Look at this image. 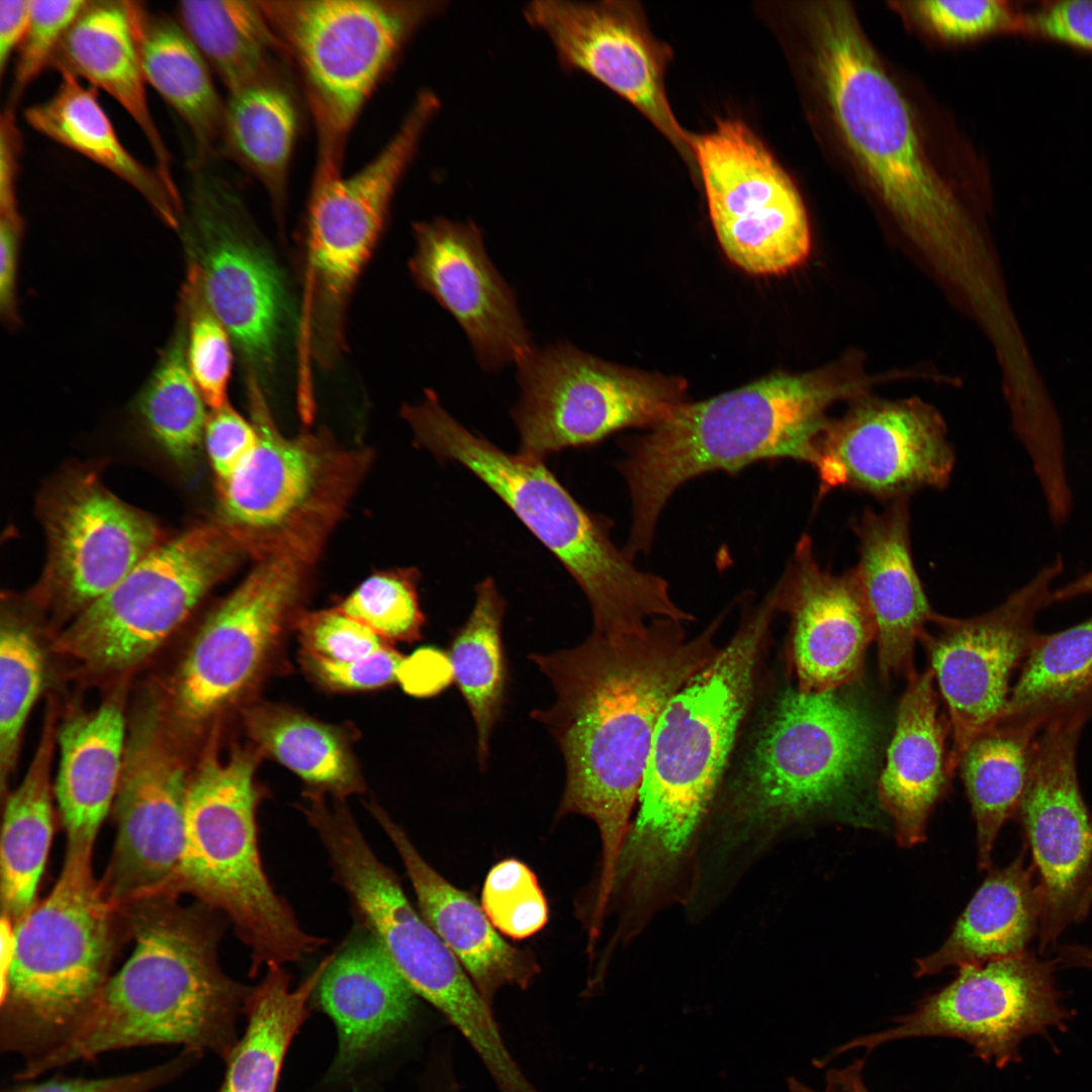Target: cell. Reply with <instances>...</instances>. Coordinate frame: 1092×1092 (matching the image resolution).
<instances>
[{"label":"cell","mask_w":1092,"mask_h":1092,"mask_svg":"<svg viewBox=\"0 0 1092 1092\" xmlns=\"http://www.w3.org/2000/svg\"><path fill=\"white\" fill-rule=\"evenodd\" d=\"M721 623L722 616L689 638L682 622L657 618L639 633L593 632L576 647L529 656L555 693L553 704L532 717L549 729L565 762L556 816L578 814L597 825L601 899L612 893L659 717L719 652Z\"/></svg>","instance_id":"6da1fadb"},{"label":"cell","mask_w":1092,"mask_h":1092,"mask_svg":"<svg viewBox=\"0 0 1092 1092\" xmlns=\"http://www.w3.org/2000/svg\"><path fill=\"white\" fill-rule=\"evenodd\" d=\"M134 941L122 968L109 978L82 1030L52 1055L24 1067L17 1080L90 1060L112 1050L182 1044L223 1059L237 1042L236 1021L250 990L220 969L221 928L216 910L186 907L157 895L118 909Z\"/></svg>","instance_id":"7a4b0ae2"},{"label":"cell","mask_w":1092,"mask_h":1092,"mask_svg":"<svg viewBox=\"0 0 1092 1092\" xmlns=\"http://www.w3.org/2000/svg\"><path fill=\"white\" fill-rule=\"evenodd\" d=\"M779 611L774 588L729 642L668 701L657 722L623 842L616 883L641 899L663 886L688 853L749 705L757 662Z\"/></svg>","instance_id":"3957f363"},{"label":"cell","mask_w":1092,"mask_h":1092,"mask_svg":"<svg viewBox=\"0 0 1092 1092\" xmlns=\"http://www.w3.org/2000/svg\"><path fill=\"white\" fill-rule=\"evenodd\" d=\"M869 380L824 368L778 373L698 402H679L647 434L624 445L617 466L631 496L629 556L647 553L660 512L685 482L711 471L736 472L761 460L813 465L834 402L862 395Z\"/></svg>","instance_id":"277c9868"},{"label":"cell","mask_w":1092,"mask_h":1092,"mask_svg":"<svg viewBox=\"0 0 1092 1092\" xmlns=\"http://www.w3.org/2000/svg\"><path fill=\"white\" fill-rule=\"evenodd\" d=\"M814 65L834 128L875 193L922 243L954 256L978 244L931 161L915 114L846 2L811 9Z\"/></svg>","instance_id":"5b68a950"},{"label":"cell","mask_w":1092,"mask_h":1092,"mask_svg":"<svg viewBox=\"0 0 1092 1092\" xmlns=\"http://www.w3.org/2000/svg\"><path fill=\"white\" fill-rule=\"evenodd\" d=\"M401 416L417 445L473 473L556 556L590 605L594 632L627 635L657 618L694 619L672 601L666 580L639 570L625 549L616 547L608 521L580 506L544 460L508 453L471 433L431 389L420 403L405 404Z\"/></svg>","instance_id":"8992f818"},{"label":"cell","mask_w":1092,"mask_h":1092,"mask_svg":"<svg viewBox=\"0 0 1092 1092\" xmlns=\"http://www.w3.org/2000/svg\"><path fill=\"white\" fill-rule=\"evenodd\" d=\"M91 855L67 847L51 893L13 924V961L0 986V1043L25 1065L75 1038L109 979L119 911L95 881Z\"/></svg>","instance_id":"52a82bcc"},{"label":"cell","mask_w":1092,"mask_h":1092,"mask_svg":"<svg viewBox=\"0 0 1092 1092\" xmlns=\"http://www.w3.org/2000/svg\"><path fill=\"white\" fill-rule=\"evenodd\" d=\"M262 752L209 750L189 778L183 847L170 895L190 893L225 914L251 951L250 974L293 963L326 940L305 932L263 869L255 780Z\"/></svg>","instance_id":"ba28073f"},{"label":"cell","mask_w":1092,"mask_h":1092,"mask_svg":"<svg viewBox=\"0 0 1092 1092\" xmlns=\"http://www.w3.org/2000/svg\"><path fill=\"white\" fill-rule=\"evenodd\" d=\"M251 421L258 442L247 460L217 483V520L255 561L292 558L314 566L372 464V452L318 432L285 436L254 375Z\"/></svg>","instance_id":"9c48e42d"},{"label":"cell","mask_w":1092,"mask_h":1092,"mask_svg":"<svg viewBox=\"0 0 1092 1092\" xmlns=\"http://www.w3.org/2000/svg\"><path fill=\"white\" fill-rule=\"evenodd\" d=\"M303 81L316 133L313 183L334 178L376 85L439 0L260 1Z\"/></svg>","instance_id":"30bf717a"},{"label":"cell","mask_w":1092,"mask_h":1092,"mask_svg":"<svg viewBox=\"0 0 1092 1092\" xmlns=\"http://www.w3.org/2000/svg\"><path fill=\"white\" fill-rule=\"evenodd\" d=\"M845 688L780 696L738 785L745 819L793 822L859 801L876 767L879 728Z\"/></svg>","instance_id":"8fae6325"},{"label":"cell","mask_w":1092,"mask_h":1092,"mask_svg":"<svg viewBox=\"0 0 1092 1092\" xmlns=\"http://www.w3.org/2000/svg\"><path fill=\"white\" fill-rule=\"evenodd\" d=\"M311 827L365 929L414 990L467 1039L491 1075L514 1066L491 1013L455 954L412 906L399 880L374 853L345 805L313 815Z\"/></svg>","instance_id":"7c38bea8"},{"label":"cell","mask_w":1092,"mask_h":1092,"mask_svg":"<svg viewBox=\"0 0 1092 1092\" xmlns=\"http://www.w3.org/2000/svg\"><path fill=\"white\" fill-rule=\"evenodd\" d=\"M243 557L239 544L217 521L165 540L76 615L59 636L57 650L95 671L135 665Z\"/></svg>","instance_id":"4fadbf2b"},{"label":"cell","mask_w":1092,"mask_h":1092,"mask_svg":"<svg viewBox=\"0 0 1092 1092\" xmlns=\"http://www.w3.org/2000/svg\"><path fill=\"white\" fill-rule=\"evenodd\" d=\"M521 397L512 411L519 453L544 460L609 435L652 427L682 401L678 377L641 372L559 343L532 348L517 363Z\"/></svg>","instance_id":"5bb4252c"},{"label":"cell","mask_w":1092,"mask_h":1092,"mask_svg":"<svg viewBox=\"0 0 1092 1092\" xmlns=\"http://www.w3.org/2000/svg\"><path fill=\"white\" fill-rule=\"evenodd\" d=\"M440 107L421 91L394 134L355 173L312 184L308 203L306 321L325 358L341 342L347 299L383 230L389 206Z\"/></svg>","instance_id":"9a60e30c"},{"label":"cell","mask_w":1092,"mask_h":1092,"mask_svg":"<svg viewBox=\"0 0 1092 1092\" xmlns=\"http://www.w3.org/2000/svg\"><path fill=\"white\" fill-rule=\"evenodd\" d=\"M207 162L191 164L181 223L192 251L190 271L245 359L266 371L274 362L287 311L282 277L251 236L236 188Z\"/></svg>","instance_id":"2e32d148"},{"label":"cell","mask_w":1092,"mask_h":1092,"mask_svg":"<svg viewBox=\"0 0 1092 1092\" xmlns=\"http://www.w3.org/2000/svg\"><path fill=\"white\" fill-rule=\"evenodd\" d=\"M711 221L728 259L754 275L784 274L808 257L811 234L794 182L741 121L692 136Z\"/></svg>","instance_id":"e0dca14e"},{"label":"cell","mask_w":1092,"mask_h":1092,"mask_svg":"<svg viewBox=\"0 0 1092 1092\" xmlns=\"http://www.w3.org/2000/svg\"><path fill=\"white\" fill-rule=\"evenodd\" d=\"M1023 953L960 967L958 977L925 998L893 1026L852 1038L827 1061L854 1049L876 1048L911 1037L960 1038L974 1056L1002 1068L1018 1061L1023 1038L1062 1026L1069 1017L1056 984V960ZM826 1061V1062H827Z\"/></svg>","instance_id":"ac0fdd59"},{"label":"cell","mask_w":1092,"mask_h":1092,"mask_svg":"<svg viewBox=\"0 0 1092 1092\" xmlns=\"http://www.w3.org/2000/svg\"><path fill=\"white\" fill-rule=\"evenodd\" d=\"M255 562L206 619L182 663L175 696L187 724L206 722L249 693L300 614L313 566L284 557Z\"/></svg>","instance_id":"d6986e66"},{"label":"cell","mask_w":1092,"mask_h":1092,"mask_svg":"<svg viewBox=\"0 0 1092 1092\" xmlns=\"http://www.w3.org/2000/svg\"><path fill=\"white\" fill-rule=\"evenodd\" d=\"M1061 554L991 611L966 619L937 614L934 633L921 639L952 731L950 777L982 732L1006 707L1013 671L1024 661L1036 635L1035 619L1053 604V584L1064 570Z\"/></svg>","instance_id":"ffe728a7"},{"label":"cell","mask_w":1092,"mask_h":1092,"mask_svg":"<svg viewBox=\"0 0 1092 1092\" xmlns=\"http://www.w3.org/2000/svg\"><path fill=\"white\" fill-rule=\"evenodd\" d=\"M115 797L117 836L99 882L116 909L170 895L184 838L189 778L165 717L156 706L134 719Z\"/></svg>","instance_id":"44dd1931"},{"label":"cell","mask_w":1092,"mask_h":1092,"mask_svg":"<svg viewBox=\"0 0 1092 1092\" xmlns=\"http://www.w3.org/2000/svg\"><path fill=\"white\" fill-rule=\"evenodd\" d=\"M1089 716L1056 719L1039 732L1016 816L1041 896L1038 952L1059 945L1082 922L1092 886V815L1081 793L1077 747Z\"/></svg>","instance_id":"7402d4cb"},{"label":"cell","mask_w":1092,"mask_h":1092,"mask_svg":"<svg viewBox=\"0 0 1092 1092\" xmlns=\"http://www.w3.org/2000/svg\"><path fill=\"white\" fill-rule=\"evenodd\" d=\"M954 462L946 426L933 406L919 398L860 395L841 418L828 421L812 466L820 498L847 488L890 502L924 487L944 488Z\"/></svg>","instance_id":"603a6c76"},{"label":"cell","mask_w":1092,"mask_h":1092,"mask_svg":"<svg viewBox=\"0 0 1092 1092\" xmlns=\"http://www.w3.org/2000/svg\"><path fill=\"white\" fill-rule=\"evenodd\" d=\"M524 16L548 37L562 67L626 99L694 162L693 135L677 122L665 91L671 50L653 35L637 2L535 0Z\"/></svg>","instance_id":"cb8c5ba5"},{"label":"cell","mask_w":1092,"mask_h":1092,"mask_svg":"<svg viewBox=\"0 0 1092 1092\" xmlns=\"http://www.w3.org/2000/svg\"><path fill=\"white\" fill-rule=\"evenodd\" d=\"M41 517L49 547L36 593L76 615L165 541L152 518L89 473L57 485L42 503Z\"/></svg>","instance_id":"d4e9b609"},{"label":"cell","mask_w":1092,"mask_h":1092,"mask_svg":"<svg viewBox=\"0 0 1092 1092\" xmlns=\"http://www.w3.org/2000/svg\"><path fill=\"white\" fill-rule=\"evenodd\" d=\"M408 268L466 334L478 364L495 372L532 348L514 291L491 263L472 221L435 218L414 224Z\"/></svg>","instance_id":"484cf974"},{"label":"cell","mask_w":1092,"mask_h":1092,"mask_svg":"<svg viewBox=\"0 0 1092 1092\" xmlns=\"http://www.w3.org/2000/svg\"><path fill=\"white\" fill-rule=\"evenodd\" d=\"M775 587L780 612L791 619L797 689L822 693L855 681L877 630L853 568L840 574L823 569L803 535Z\"/></svg>","instance_id":"4316f807"},{"label":"cell","mask_w":1092,"mask_h":1092,"mask_svg":"<svg viewBox=\"0 0 1092 1092\" xmlns=\"http://www.w3.org/2000/svg\"><path fill=\"white\" fill-rule=\"evenodd\" d=\"M908 502L903 496L881 512L866 510L853 525L859 555L853 570L876 625L879 668L886 679L916 671V644L937 615L913 563Z\"/></svg>","instance_id":"83f0119b"},{"label":"cell","mask_w":1092,"mask_h":1092,"mask_svg":"<svg viewBox=\"0 0 1092 1092\" xmlns=\"http://www.w3.org/2000/svg\"><path fill=\"white\" fill-rule=\"evenodd\" d=\"M368 809L396 849L422 916L455 954L490 1005L503 987L526 989L540 969L527 951L500 936L470 894L449 883L420 854L402 827L377 804Z\"/></svg>","instance_id":"f1b7e54d"},{"label":"cell","mask_w":1092,"mask_h":1092,"mask_svg":"<svg viewBox=\"0 0 1092 1092\" xmlns=\"http://www.w3.org/2000/svg\"><path fill=\"white\" fill-rule=\"evenodd\" d=\"M316 991L339 1036L331 1078L350 1074L377 1053L416 1007L417 994L369 932L334 954Z\"/></svg>","instance_id":"f546056e"},{"label":"cell","mask_w":1092,"mask_h":1092,"mask_svg":"<svg viewBox=\"0 0 1092 1092\" xmlns=\"http://www.w3.org/2000/svg\"><path fill=\"white\" fill-rule=\"evenodd\" d=\"M906 679L877 795L893 820L899 845L912 847L925 839L930 812L951 777L948 726L938 712L934 673L928 667Z\"/></svg>","instance_id":"4dcf8cb0"},{"label":"cell","mask_w":1092,"mask_h":1092,"mask_svg":"<svg viewBox=\"0 0 1092 1092\" xmlns=\"http://www.w3.org/2000/svg\"><path fill=\"white\" fill-rule=\"evenodd\" d=\"M51 67L106 92L125 110L147 140L156 170L180 199L172 157L150 108L127 0L88 1L62 39Z\"/></svg>","instance_id":"1f68e13d"},{"label":"cell","mask_w":1092,"mask_h":1092,"mask_svg":"<svg viewBox=\"0 0 1092 1092\" xmlns=\"http://www.w3.org/2000/svg\"><path fill=\"white\" fill-rule=\"evenodd\" d=\"M1026 851L1023 845L1008 864L989 870L945 941L916 961V977L1028 950L1039 932L1041 896Z\"/></svg>","instance_id":"d6a6232c"},{"label":"cell","mask_w":1092,"mask_h":1092,"mask_svg":"<svg viewBox=\"0 0 1092 1092\" xmlns=\"http://www.w3.org/2000/svg\"><path fill=\"white\" fill-rule=\"evenodd\" d=\"M125 718L118 699L72 716L58 738L60 764L55 785L67 847L92 849L118 790L126 744Z\"/></svg>","instance_id":"836d02e7"},{"label":"cell","mask_w":1092,"mask_h":1092,"mask_svg":"<svg viewBox=\"0 0 1092 1092\" xmlns=\"http://www.w3.org/2000/svg\"><path fill=\"white\" fill-rule=\"evenodd\" d=\"M58 72L61 80L51 97L26 108L27 124L115 175L132 187L165 224L180 230L183 201L171 192L156 168L143 164L121 143L96 89L67 71Z\"/></svg>","instance_id":"e575fe53"},{"label":"cell","mask_w":1092,"mask_h":1092,"mask_svg":"<svg viewBox=\"0 0 1092 1092\" xmlns=\"http://www.w3.org/2000/svg\"><path fill=\"white\" fill-rule=\"evenodd\" d=\"M147 83L188 127L197 159L208 160L221 139L225 103L209 66L178 19L154 14L141 1H127Z\"/></svg>","instance_id":"d590c367"},{"label":"cell","mask_w":1092,"mask_h":1092,"mask_svg":"<svg viewBox=\"0 0 1092 1092\" xmlns=\"http://www.w3.org/2000/svg\"><path fill=\"white\" fill-rule=\"evenodd\" d=\"M334 959L326 957L296 988L283 966L267 969L250 990L243 1037L224 1059L226 1072L218 1092H275L287 1049L307 1016V1001Z\"/></svg>","instance_id":"8d00e7d4"},{"label":"cell","mask_w":1092,"mask_h":1092,"mask_svg":"<svg viewBox=\"0 0 1092 1092\" xmlns=\"http://www.w3.org/2000/svg\"><path fill=\"white\" fill-rule=\"evenodd\" d=\"M54 731L50 713L29 767L5 804L0 846L1 907L2 915L13 924L35 905L52 840Z\"/></svg>","instance_id":"74e56055"},{"label":"cell","mask_w":1092,"mask_h":1092,"mask_svg":"<svg viewBox=\"0 0 1092 1092\" xmlns=\"http://www.w3.org/2000/svg\"><path fill=\"white\" fill-rule=\"evenodd\" d=\"M1041 729L1035 724L999 720L979 734L961 758L959 767L976 824L981 870L991 869L998 835L1016 816Z\"/></svg>","instance_id":"f35d334b"},{"label":"cell","mask_w":1092,"mask_h":1092,"mask_svg":"<svg viewBox=\"0 0 1092 1092\" xmlns=\"http://www.w3.org/2000/svg\"><path fill=\"white\" fill-rule=\"evenodd\" d=\"M1076 714L1092 716V617L1036 635L999 720L1043 728Z\"/></svg>","instance_id":"ab89813d"},{"label":"cell","mask_w":1092,"mask_h":1092,"mask_svg":"<svg viewBox=\"0 0 1092 1092\" xmlns=\"http://www.w3.org/2000/svg\"><path fill=\"white\" fill-rule=\"evenodd\" d=\"M245 724L256 747L301 778L312 793L344 800L363 791L347 735L339 728L271 704L248 708Z\"/></svg>","instance_id":"60d3db41"},{"label":"cell","mask_w":1092,"mask_h":1092,"mask_svg":"<svg viewBox=\"0 0 1092 1092\" xmlns=\"http://www.w3.org/2000/svg\"><path fill=\"white\" fill-rule=\"evenodd\" d=\"M298 130L294 98L274 76L230 93L221 142L277 202L285 193Z\"/></svg>","instance_id":"b9f144b4"},{"label":"cell","mask_w":1092,"mask_h":1092,"mask_svg":"<svg viewBox=\"0 0 1092 1092\" xmlns=\"http://www.w3.org/2000/svg\"><path fill=\"white\" fill-rule=\"evenodd\" d=\"M176 10L229 93L273 76L271 60L282 43L260 1H181Z\"/></svg>","instance_id":"7bdbcfd3"},{"label":"cell","mask_w":1092,"mask_h":1092,"mask_svg":"<svg viewBox=\"0 0 1092 1092\" xmlns=\"http://www.w3.org/2000/svg\"><path fill=\"white\" fill-rule=\"evenodd\" d=\"M506 603L494 580L476 585L466 622L453 635L448 658L456 682L472 715L478 763L486 766L491 732L505 703L508 671L503 645Z\"/></svg>","instance_id":"ee69618b"},{"label":"cell","mask_w":1092,"mask_h":1092,"mask_svg":"<svg viewBox=\"0 0 1092 1092\" xmlns=\"http://www.w3.org/2000/svg\"><path fill=\"white\" fill-rule=\"evenodd\" d=\"M140 413L155 441L177 463L197 453L207 421L205 401L186 358V340L179 330L141 399Z\"/></svg>","instance_id":"f6af8a7d"},{"label":"cell","mask_w":1092,"mask_h":1092,"mask_svg":"<svg viewBox=\"0 0 1092 1092\" xmlns=\"http://www.w3.org/2000/svg\"><path fill=\"white\" fill-rule=\"evenodd\" d=\"M43 660L32 634L11 617L0 633V770L1 788L14 768L21 733L39 695Z\"/></svg>","instance_id":"bcb514c9"},{"label":"cell","mask_w":1092,"mask_h":1092,"mask_svg":"<svg viewBox=\"0 0 1092 1092\" xmlns=\"http://www.w3.org/2000/svg\"><path fill=\"white\" fill-rule=\"evenodd\" d=\"M419 581L416 568L382 570L365 578L337 608L386 642H415L426 622Z\"/></svg>","instance_id":"7dc6e473"},{"label":"cell","mask_w":1092,"mask_h":1092,"mask_svg":"<svg viewBox=\"0 0 1092 1092\" xmlns=\"http://www.w3.org/2000/svg\"><path fill=\"white\" fill-rule=\"evenodd\" d=\"M923 30L947 41L1020 34L1023 9L1004 0H919L892 3Z\"/></svg>","instance_id":"c3c4849f"},{"label":"cell","mask_w":1092,"mask_h":1092,"mask_svg":"<svg viewBox=\"0 0 1092 1092\" xmlns=\"http://www.w3.org/2000/svg\"><path fill=\"white\" fill-rule=\"evenodd\" d=\"M481 906L492 925L513 939L528 938L547 924L549 908L535 873L517 858H506L487 873Z\"/></svg>","instance_id":"681fc988"},{"label":"cell","mask_w":1092,"mask_h":1092,"mask_svg":"<svg viewBox=\"0 0 1092 1092\" xmlns=\"http://www.w3.org/2000/svg\"><path fill=\"white\" fill-rule=\"evenodd\" d=\"M188 275L187 363L205 403L216 410L228 403L233 366L231 337L206 304L194 274L189 271Z\"/></svg>","instance_id":"f907efd6"},{"label":"cell","mask_w":1092,"mask_h":1092,"mask_svg":"<svg viewBox=\"0 0 1092 1092\" xmlns=\"http://www.w3.org/2000/svg\"><path fill=\"white\" fill-rule=\"evenodd\" d=\"M87 2L31 0L30 20L17 52L8 105L14 107L32 82L52 66L62 39Z\"/></svg>","instance_id":"816d5d0a"},{"label":"cell","mask_w":1092,"mask_h":1092,"mask_svg":"<svg viewBox=\"0 0 1092 1092\" xmlns=\"http://www.w3.org/2000/svg\"><path fill=\"white\" fill-rule=\"evenodd\" d=\"M302 655L334 662L367 658L388 646L367 626L334 609L300 612L295 622Z\"/></svg>","instance_id":"f5cc1de1"},{"label":"cell","mask_w":1092,"mask_h":1092,"mask_svg":"<svg viewBox=\"0 0 1092 1092\" xmlns=\"http://www.w3.org/2000/svg\"><path fill=\"white\" fill-rule=\"evenodd\" d=\"M1020 34L1092 54V0L1044 1L1023 9Z\"/></svg>","instance_id":"db71d44e"},{"label":"cell","mask_w":1092,"mask_h":1092,"mask_svg":"<svg viewBox=\"0 0 1092 1092\" xmlns=\"http://www.w3.org/2000/svg\"><path fill=\"white\" fill-rule=\"evenodd\" d=\"M200 1055L185 1050L175 1059L141 1072L102 1078H54L4 1092H151L180 1076Z\"/></svg>","instance_id":"11a10c76"},{"label":"cell","mask_w":1092,"mask_h":1092,"mask_svg":"<svg viewBox=\"0 0 1092 1092\" xmlns=\"http://www.w3.org/2000/svg\"><path fill=\"white\" fill-rule=\"evenodd\" d=\"M203 439L217 483L225 481L238 470L258 442L252 421L246 420L229 403L208 416Z\"/></svg>","instance_id":"9f6ffc18"},{"label":"cell","mask_w":1092,"mask_h":1092,"mask_svg":"<svg viewBox=\"0 0 1092 1092\" xmlns=\"http://www.w3.org/2000/svg\"><path fill=\"white\" fill-rule=\"evenodd\" d=\"M404 658L388 645L360 660L334 662L302 655V662L310 675L323 686L333 690L358 691L381 688L397 680Z\"/></svg>","instance_id":"6f0895ef"},{"label":"cell","mask_w":1092,"mask_h":1092,"mask_svg":"<svg viewBox=\"0 0 1092 1092\" xmlns=\"http://www.w3.org/2000/svg\"><path fill=\"white\" fill-rule=\"evenodd\" d=\"M453 679L448 656L434 648H422L405 656L397 680L403 690L417 697L434 696Z\"/></svg>","instance_id":"680465c9"},{"label":"cell","mask_w":1092,"mask_h":1092,"mask_svg":"<svg viewBox=\"0 0 1092 1092\" xmlns=\"http://www.w3.org/2000/svg\"><path fill=\"white\" fill-rule=\"evenodd\" d=\"M21 136L15 110L7 105L0 120V216L20 217L17 201V180Z\"/></svg>","instance_id":"91938a15"},{"label":"cell","mask_w":1092,"mask_h":1092,"mask_svg":"<svg viewBox=\"0 0 1092 1092\" xmlns=\"http://www.w3.org/2000/svg\"><path fill=\"white\" fill-rule=\"evenodd\" d=\"M23 221L0 218V307L8 322L15 320V283Z\"/></svg>","instance_id":"94428289"},{"label":"cell","mask_w":1092,"mask_h":1092,"mask_svg":"<svg viewBox=\"0 0 1092 1092\" xmlns=\"http://www.w3.org/2000/svg\"><path fill=\"white\" fill-rule=\"evenodd\" d=\"M31 0L0 1V75L3 78L12 56L18 52L28 28Z\"/></svg>","instance_id":"6125c7cd"},{"label":"cell","mask_w":1092,"mask_h":1092,"mask_svg":"<svg viewBox=\"0 0 1092 1092\" xmlns=\"http://www.w3.org/2000/svg\"><path fill=\"white\" fill-rule=\"evenodd\" d=\"M864 1060H855L842 1069H831L822 1090H815L795 1078L788 1081L790 1092H871L862 1079Z\"/></svg>","instance_id":"be15d7a7"},{"label":"cell","mask_w":1092,"mask_h":1092,"mask_svg":"<svg viewBox=\"0 0 1092 1092\" xmlns=\"http://www.w3.org/2000/svg\"><path fill=\"white\" fill-rule=\"evenodd\" d=\"M1092 594V568L1079 575L1070 582L1055 588L1052 595L1053 603L1064 602Z\"/></svg>","instance_id":"e7e4bbea"},{"label":"cell","mask_w":1092,"mask_h":1092,"mask_svg":"<svg viewBox=\"0 0 1092 1092\" xmlns=\"http://www.w3.org/2000/svg\"><path fill=\"white\" fill-rule=\"evenodd\" d=\"M1077 966L1080 969L1088 970L1092 972V946H1082L1076 957Z\"/></svg>","instance_id":"03108f58"},{"label":"cell","mask_w":1092,"mask_h":1092,"mask_svg":"<svg viewBox=\"0 0 1092 1092\" xmlns=\"http://www.w3.org/2000/svg\"><path fill=\"white\" fill-rule=\"evenodd\" d=\"M1088 900H1089L1090 902H1092V886H1091V888H1090V890H1089V893H1088Z\"/></svg>","instance_id":"003e7915"}]
</instances>
